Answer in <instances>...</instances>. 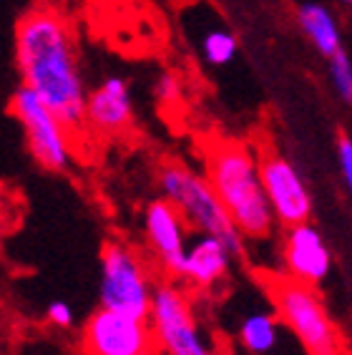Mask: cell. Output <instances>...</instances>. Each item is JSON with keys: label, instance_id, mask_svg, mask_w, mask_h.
<instances>
[{"label": "cell", "instance_id": "cell-20", "mask_svg": "<svg viewBox=\"0 0 352 355\" xmlns=\"http://www.w3.org/2000/svg\"><path fill=\"white\" fill-rule=\"evenodd\" d=\"M156 96H159V101L164 103H174L179 101V96H182V86H179V78L171 73H164L159 81H156Z\"/></svg>", "mask_w": 352, "mask_h": 355}, {"label": "cell", "instance_id": "cell-21", "mask_svg": "<svg viewBox=\"0 0 352 355\" xmlns=\"http://www.w3.org/2000/svg\"><path fill=\"white\" fill-rule=\"evenodd\" d=\"M342 3H350V6H352V0H342Z\"/></svg>", "mask_w": 352, "mask_h": 355}, {"label": "cell", "instance_id": "cell-13", "mask_svg": "<svg viewBox=\"0 0 352 355\" xmlns=\"http://www.w3.org/2000/svg\"><path fill=\"white\" fill-rule=\"evenodd\" d=\"M231 260H234V252L224 245L222 239L199 234L186 250V260H184V270L179 280L197 287V290H211L227 277Z\"/></svg>", "mask_w": 352, "mask_h": 355}, {"label": "cell", "instance_id": "cell-10", "mask_svg": "<svg viewBox=\"0 0 352 355\" xmlns=\"http://www.w3.org/2000/svg\"><path fill=\"white\" fill-rule=\"evenodd\" d=\"M186 219L169 199H154L143 209V237L149 252L166 277L179 280L186 260Z\"/></svg>", "mask_w": 352, "mask_h": 355}, {"label": "cell", "instance_id": "cell-11", "mask_svg": "<svg viewBox=\"0 0 352 355\" xmlns=\"http://www.w3.org/2000/svg\"><path fill=\"white\" fill-rule=\"evenodd\" d=\"M282 265L285 275L297 282L317 287L332 270V252L325 237L310 222L285 227L282 237Z\"/></svg>", "mask_w": 352, "mask_h": 355}, {"label": "cell", "instance_id": "cell-9", "mask_svg": "<svg viewBox=\"0 0 352 355\" xmlns=\"http://www.w3.org/2000/svg\"><path fill=\"white\" fill-rule=\"evenodd\" d=\"M259 166H262V182L272 212L282 227H294L310 222L312 199L305 182L299 177L297 166L279 151L262 144L259 146Z\"/></svg>", "mask_w": 352, "mask_h": 355}, {"label": "cell", "instance_id": "cell-16", "mask_svg": "<svg viewBox=\"0 0 352 355\" xmlns=\"http://www.w3.org/2000/svg\"><path fill=\"white\" fill-rule=\"evenodd\" d=\"M237 35L224 28H214L202 38V55L209 66H227L237 55Z\"/></svg>", "mask_w": 352, "mask_h": 355}, {"label": "cell", "instance_id": "cell-7", "mask_svg": "<svg viewBox=\"0 0 352 355\" xmlns=\"http://www.w3.org/2000/svg\"><path fill=\"white\" fill-rule=\"evenodd\" d=\"M149 322L164 355H217L194 315L189 295L174 280L156 285Z\"/></svg>", "mask_w": 352, "mask_h": 355}, {"label": "cell", "instance_id": "cell-5", "mask_svg": "<svg viewBox=\"0 0 352 355\" xmlns=\"http://www.w3.org/2000/svg\"><path fill=\"white\" fill-rule=\"evenodd\" d=\"M156 282L139 250L129 242L111 239L101 250L98 308L149 320Z\"/></svg>", "mask_w": 352, "mask_h": 355}, {"label": "cell", "instance_id": "cell-15", "mask_svg": "<svg viewBox=\"0 0 352 355\" xmlns=\"http://www.w3.org/2000/svg\"><path fill=\"white\" fill-rule=\"evenodd\" d=\"M279 338V318L272 313H252L239 325V343L252 355H267Z\"/></svg>", "mask_w": 352, "mask_h": 355}, {"label": "cell", "instance_id": "cell-14", "mask_svg": "<svg viewBox=\"0 0 352 355\" xmlns=\"http://www.w3.org/2000/svg\"><path fill=\"white\" fill-rule=\"evenodd\" d=\"M297 21L302 33L310 38L312 46L317 48L325 58H332L335 53L342 51L340 28L325 6H319V3H302L297 10Z\"/></svg>", "mask_w": 352, "mask_h": 355}, {"label": "cell", "instance_id": "cell-4", "mask_svg": "<svg viewBox=\"0 0 352 355\" xmlns=\"http://www.w3.org/2000/svg\"><path fill=\"white\" fill-rule=\"evenodd\" d=\"M159 189H161V197L169 199L182 212L189 230L222 239L234 252V257H242L244 234L231 222L227 207L214 191L206 174H199L182 162H164L159 169Z\"/></svg>", "mask_w": 352, "mask_h": 355}, {"label": "cell", "instance_id": "cell-12", "mask_svg": "<svg viewBox=\"0 0 352 355\" xmlns=\"http://www.w3.org/2000/svg\"><path fill=\"white\" fill-rule=\"evenodd\" d=\"M134 121V96L123 76L103 78L86 98V126L103 134L116 137L126 131Z\"/></svg>", "mask_w": 352, "mask_h": 355}, {"label": "cell", "instance_id": "cell-18", "mask_svg": "<svg viewBox=\"0 0 352 355\" xmlns=\"http://www.w3.org/2000/svg\"><path fill=\"white\" fill-rule=\"evenodd\" d=\"M46 320L51 322V325H55V328H61V330L73 328V322H76L73 308L63 300H53L46 308Z\"/></svg>", "mask_w": 352, "mask_h": 355}, {"label": "cell", "instance_id": "cell-8", "mask_svg": "<svg viewBox=\"0 0 352 355\" xmlns=\"http://www.w3.org/2000/svg\"><path fill=\"white\" fill-rule=\"evenodd\" d=\"M81 345L86 355H161L149 320H139L98 308L83 325Z\"/></svg>", "mask_w": 352, "mask_h": 355}, {"label": "cell", "instance_id": "cell-17", "mask_svg": "<svg viewBox=\"0 0 352 355\" xmlns=\"http://www.w3.org/2000/svg\"><path fill=\"white\" fill-rule=\"evenodd\" d=\"M327 71H330V81L337 91V96L342 101L352 103V61L345 51L335 53L332 58H327Z\"/></svg>", "mask_w": 352, "mask_h": 355}, {"label": "cell", "instance_id": "cell-6", "mask_svg": "<svg viewBox=\"0 0 352 355\" xmlns=\"http://www.w3.org/2000/svg\"><path fill=\"white\" fill-rule=\"evenodd\" d=\"M10 111L21 123L33 159L48 171H66L73 162L71 129L46 101L26 86H18L10 98Z\"/></svg>", "mask_w": 352, "mask_h": 355}, {"label": "cell", "instance_id": "cell-19", "mask_svg": "<svg viewBox=\"0 0 352 355\" xmlns=\"http://www.w3.org/2000/svg\"><path fill=\"white\" fill-rule=\"evenodd\" d=\"M337 159H340V171H342V179H345V187L352 197V139L350 137H340L337 141Z\"/></svg>", "mask_w": 352, "mask_h": 355}, {"label": "cell", "instance_id": "cell-3", "mask_svg": "<svg viewBox=\"0 0 352 355\" xmlns=\"http://www.w3.org/2000/svg\"><path fill=\"white\" fill-rule=\"evenodd\" d=\"M274 315L305 348L307 355H347V343L332 320L317 287L287 277L285 272L259 275Z\"/></svg>", "mask_w": 352, "mask_h": 355}, {"label": "cell", "instance_id": "cell-1", "mask_svg": "<svg viewBox=\"0 0 352 355\" xmlns=\"http://www.w3.org/2000/svg\"><path fill=\"white\" fill-rule=\"evenodd\" d=\"M15 66L21 86L33 91L71 131L86 126V81L73 31L61 13L35 8L15 26Z\"/></svg>", "mask_w": 352, "mask_h": 355}, {"label": "cell", "instance_id": "cell-2", "mask_svg": "<svg viewBox=\"0 0 352 355\" xmlns=\"http://www.w3.org/2000/svg\"><path fill=\"white\" fill-rule=\"evenodd\" d=\"M204 174L244 237H272L277 217L264 191L259 151L237 139H214L204 149Z\"/></svg>", "mask_w": 352, "mask_h": 355}]
</instances>
